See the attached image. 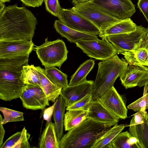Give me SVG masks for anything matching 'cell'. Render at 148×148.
Wrapping results in <instances>:
<instances>
[{"instance_id":"1","label":"cell","mask_w":148,"mask_h":148,"mask_svg":"<svg viewBox=\"0 0 148 148\" xmlns=\"http://www.w3.org/2000/svg\"><path fill=\"white\" fill-rule=\"evenodd\" d=\"M37 20L32 12L16 4L0 13V40L32 41Z\"/></svg>"},{"instance_id":"2","label":"cell","mask_w":148,"mask_h":148,"mask_svg":"<svg viewBox=\"0 0 148 148\" xmlns=\"http://www.w3.org/2000/svg\"><path fill=\"white\" fill-rule=\"evenodd\" d=\"M29 54L0 58V99L10 101L20 98L25 84L21 78Z\"/></svg>"},{"instance_id":"3","label":"cell","mask_w":148,"mask_h":148,"mask_svg":"<svg viewBox=\"0 0 148 148\" xmlns=\"http://www.w3.org/2000/svg\"><path fill=\"white\" fill-rule=\"evenodd\" d=\"M110 128L87 118L63 136L60 140V148H91Z\"/></svg>"},{"instance_id":"4","label":"cell","mask_w":148,"mask_h":148,"mask_svg":"<svg viewBox=\"0 0 148 148\" xmlns=\"http://www.w3.org/2000/svg\"><path fill=\"white\" fill-rule=\"evenodd\" d=\"M98 70L94 81L92 100H96L108 89L114 86L128 66L125 60L120 59L117 55L98 64Z\"/></svg>"},{"instance_id":"5","label":"cell","mask_w":148,"mask_h":148,"mask_svg":"<svg viewBox=\"0 0 148 148\" xmlns=\"http://www.w3.org/2000/svg\"><path fill=\"white\" fill-rule=\"evenodd\" d=\"M38 58L45 68L57 66L60 69L67 58L68 51L62 40L49 41L35 48Z\"/></svg>"},{"instance_id":"6","label":"cell","mask_w":148,"mask_h":148,"mask_svg":"<svg viewBox=\"0 0 148 148\" xmlns=\"http://www.w3.org/2000/svg\"><path fill=\"white\" fill-rule=\"evenodd\" d=\"M71 9L89 20L99 30L101 38L109 27L121 21L104 13L89 1L84 3L75 5Z\"/></svg>"},{"instance_id":"7","label":"cell","mask_w":148,"mask_h":148,"mask_svg":"<svg viewBox=\"0 0 148 148\" xmlns=\"http://www.w3.org/2000/svg\"><path fill=\"white\" fill-rule=\"evenodd\" d=\"M147 28L137 26L134 31L105 36L116 49L118 54L132 50L141 44L147 38Z\"/></svg>"},{"instance_id":"8","label":"cell","mask_w":148,"mask_h":148,"mask_svg":"<svg viewBox=\"0 0 148 148\" xmlns=\"http://www.w3.org/2000/svg\"><path fill=\"white\" fill-rule=\"evenodd\" d=\"M90 1L104 13L120 20L130 18L136 11L131 0Z\"/></svg>"},{"instance_id":"9","label":"cell","mask_w":148,"mask_h":148,"mask_svg":"<svg viewBox=\"0 0 148 148\" xmlns=\"http://www.w3.org/2000/svg\"><path fill=\"white\" fill-rule=\"evenodd\" d=\"M99 41L81 40L75 44L84 53L91 58L105 61L118 54L112 44L105 36Z\"/></svg>"},{"instance_id":"10","label":"cell","mask_w":148,"mask_h":148,"mask_svg":"<svg viewBox=\"0 0 148 148\" xmlns=\"http://www.w3.org/2000/svg\"><path fill=\"white\" fill-rule=\"evenodd\" d=\"M58 17L63 24L73 29L99 36L101 34L99 30L95 25L71 9L62 8Z\"/></svg>"},{"instance_id":"11","label":"cell","mask_w":148,"mask_h":148,"mask_svg":"<svg viewBox=\"0 0 148 148\" xmlns=\"http://www.w3.org/2000/svg\"><path fill=\"white\" fill-rule=\"evenodd\" d=\"M96 99L120 119H125L127 117V99L123 95L119 94L114 86Z\"/></svg>"},{"instance_id":"12","label":"cell","mask_w":148,"mask_h":148,"mask_svg":"<svg viewBox=\"0 0 148 148\" xmlns=\"http://www.w3.org/2000/svg\"><path fill=\"white\" fill-rule=\"evenodd\" d=\"M20 98L24 107L32 110H43L49 105V101L38 85L26 84Z\"/></svg>"},{"instance_id":"13","label":"cell","mask_w":148,"mask_h":148,"mask_svg":"<svg viewBox=\"0 0 148 148\" xmlns=\"http://www.w3.org/2000/svg\"><path fill=\"white\" fill-rule=\"evenodd\" d=\"M142 108L133 115L129 131L138 140L140 148H148V113Z\"/></svg>"},{"instance_id":"14","label":"cell","mask_w":148,"mask_h":148,"mask_svg":"<svg viewBox=\"0 0 148 148\" xmlns=\"http://www.w3.org/2000/svg\"><path fill=\"white\" fill-rule=\"evenodd\" d=\"M34 45L32 41L0 40V58L29 54Z\"/></svg>"},{"instance_id":"15","label":"cell","mask_w":148,"mask_h":148,"mask_svg":"<svg viewBox=\"0 0 148 148\" xmlns=\"http://www.w3.org/2000/svg\"><path fill=\"white\" fill-rule=\"evenodd\" d=\"M86 110L87 118L102 123L108 127L117 124L120 119L97 99L91 102Z\"/></svg>"},{"instance_id":"16","label":"cell","mask_w":148,"mask_h":148,"mask_svg":"<svg viewBox=\"0 0 148 148\" xmlns=\"http://www.w3.org/2000/svg\"><path fill=\"white\" fill-rule=\"evenodd\" d=\"M94 81H86L62 88L60 95L65 100L66 107L86 96L92 94Z\"/></svg>"},{"instance_id":"17","label":"cell","mask_w":148,"mask_h":148,"mask_svg":"<svg viewBox=\"0 0 148 148\" xmlns=\"http://www.w3.org/2000/svg\"><path fill=\"white\" fill-rule=\"evenodd\" d=\"M148 72L146 66L128 65L120 77L121 84L126 89L137 86L140 79Z\"/></svg>"},{"instance_id":"18","label":"cell","mask_w":148,"mask_h":148,"mask_svg":"<svg viewBox=\"0 0 148 148\" xmlns=\"http://www.w3.org/2000/svg\"><path fill=\"white\" fill-rule=\"evenodd\" d=\"M54 26L58 33L71 43H75L81 40H100L97 35L84 33L72 29L63 24L59 20L55 21Z\"/></svg>"},{"instance_id":"19","label":"cell","mask_w":148,"mask_h":148,"mask_svg":"<svg viewBox=\"0 0 148 148\" xmlns=\"http://www.w3.org/2000/svg\"><path fill=\"white\" fill-rule=\"evenodd\" d=\"M129 65L148 66V40L147 38L134 49L121 53Z\"/></svg>"},{"instance_id":"20","label":"cell","mask_w":148,"mask_h":148,"mask_svg":"<svg viewBox=\"0 0 148 148\" xmlns=\"http://www.w3.org/2000/svg\"><path fill=\"white\" fill-rule=\"evenodd\" d=\"M53 109V115L57 136L60 141L63 136L64 120L66 107L64 99L60 95L56 99Z\"/></svg>"},{"instance_id":"21","label":"cell","mask_w":148,"mask_h":148,"mask_svg":"<svg viewBox=\"0 0 148 148\" xmlns=\"http://www.w3.org/2000/svg\"><path fill=\"white\" fill-rule=\"evenodd\" d=\"M40 76L41 86L49 101L54 103L60 95L62 88L53 83L45 74L44 69L39 66H36Z\"/></svg>"},{"instance_id":"22","label":"cell","mask_w":148,"mask_h":148,"mask_svg":"<svg viewBox=\"0 0 148 148\" xmlns=\"http://www.w3.org/2000/svg\"><path fill=\"white\" fill-rule=\"evenodd\" d=\"M56 133L54 123L47 122L41 135L39 144L40 148H60V143Z\"/></svg>"},{"instance_id":"23","label":"cell","mask_w":148,"mask_h":148,"mask_svg":"<svg viewBox=\"0 0 148 148\" xmlns=\"http://www.w3.org/2000/svg\"><path fill=\"white\" fill-rule=\"evenodd\" d=\"M87 111L83 110H70L65 114L64 125L65 131H68L79 124L87 118Z\"/></svg>"},{"instance_id":"24","label":"cell","mask_w":148,"mask_h":148,"mask_svg":"<svg viewBox=\"0 0 148 148\" xmlns=\"http://www.w3.org/2000/svg\"><path fill=\"white\" fill-rule=\"evenodd\" d=\"M111 145L112 148H140L137 138L127 131L119 134Z\"/></svg>"},{"instance_id":"25","label":"cell","mask_w":148,"mask_h":148,"mask_svg":"<svg viewBox=\"0 0 148 148\" xmlns=\"http://www.w3.org/2000/svg\"><path fill=\"white\" fill-rule=\"evenodd\" d=\"M94 60H88L81 64L72 75L69 83V86L78 84L86 81V77L95 65Z\"/></svg>"},{"instance_id":"26","label":"cell","mask_w":148,"mask_h":148,"mask_svg":"<svg viewBox=\"0 0 148 148\" xmlns=\"http://www.w3.org/2000/svg\"><path fill=\"white\" fill-rule=\"evenodd\" d=\"M125 127L124 124L118 125L117 123L110 127L96 141L91 148H104L107 145L111 144L112 140Z\"/></svg>"},{"instance_id":"27","label":"cell","mask_w":148,"mask_h":148,"mask_svg":"<svg viewBox=\"0 0 148 148\" xmlns=\"http://www.w3.org/2000/svg\"><path fill=\"white\" fill-rule=\"evenodd\" d=\"M136 24L130 18L121 20L108 28L105 31L102 37L109 35L132 32L136 29Z\"/></svg>"},{"instance_id":"28","label":"cell","mask_w":148,"mask_h":148,"mask_svg":"<svg viewBox=\"0 0 148 148\" xmlns=\"http://www.w3.org/2000/svg\"><path fill=\"white\" fill-rule=\"evenodd\" d=\"M44 71L47 78L53 84L62 87V88L69 86L67 79L68 75L55 67L45 68L44 69Z\"/></svg>"},{"instance_id":"29","label":"cell","mask_w":148,"mask_h":148,"mask_svg":"<svg viewBox=\"0 0 148 148\" xmlns=\"http://www.w3.org/2000/svg\"><path fill=\"white\" fill-rule=\"evenodd\" d=\"M21 78L25 85L31 84L41 86L40 76L36 66L29 64L23 66Z\"/></svg>"},{"instance_id":"30","label":"cell","mask_w":148,"mask_h":148,"mask_svg":"<svg viewBox=\"0 0 148 148\" xmlns=\"http://www.w3.org/2000/svg\"><path fill=\"white\" fill-rule=\"evenodd\" d=\"M0 111L2 113L4 118L1 122L3 125L8 122L22 121L24 120V113L4 107H0Z\"/></svg>"},{"instance_id":"31","label":"cell","mask_w":148,"mask_h":148,"mask_svg":"<svg viewBox=\"0 0 148 148\" xmlns=\"http://www.w3.org/2000/svg\"><path fill=\"white\" fill-rule=\"evenodd\" d=\"M92 94L86 96L66 107V110H86L89 104L92 101Z\"/></svg>"},{"instance_id":"32","label":"cell","mask_w":148,"mask_h":148,"mask_svg":"<svg viewBox=\"0 0 148 148\" xmlns=\"http://www.w3.org/2000/svg\"><path fill=\"white\" fill-rule=\"evenodd\" d=\"M127 108L135 112L140 111L142 108L148 109V92L142 97L128 105Z\"/></svg>"},{"instance_id":"33","label":"cell","mask_w":148,"mask_h":148,"mask_svg":"<svg viewBox=\"0 0 148 148\" xmlns=\"http://www.w3.org/2000/svg\"><path fill=\"white\" fill-rule=\"evenodd\" d=\"M46 10L52 15L58 17L62 8L58 0H44Z\"/></svg>"},{"instance_id":"34","label":"cell","mask_w":148,"mask_h":148,"mask_svg":"<svg viewBox=\"0 0 148 148\" xmlns=\"http://www.w3.org/2000/svg\"><path fill=\"white\" fill-rule=\"evenodd\" d=\"M21 134V131L13 134L5 140L1 148H14L19 140Z\"/></svg>"},{"instance_id":"35","label":"cell","mask_w":148,"mask_h":148,"mask_svg":"<svg viewBox=\"0 0 148 148\" xmlns=\"http://www.w3.org/2000/svg\"><path fill=\"white\" fill-rule=\"evenodd\" d=\"M30 135L24 127L21 131V134L19 140L14 148H29L30 145L28 140Z\"/></svg>"},{"instance_id":"36","label":"cell","mask_w":148,"mask_h":148,"mask_svg":"<svg viewBox=\"0 0 148 148\" xmlns=\"http://www.w3.org/2000/svg\"><path fill=\"white\" fill-rule=\"evenodd\" d=\"M137 5L148 23V0H138Z\"/></svg>"},{"instance_id":"37","label":"cell","mask_w":148,"mask_h":148,"mask_svg":"<svg viewBox=\"0 0 148 148\" xmlns=\"http://www.w3.org/2000/svg\"><path fill=\"white\" fill-rule=\"evenodd\" d=\"M25 5L35 8L41 6L44 0H20Z\"/></svg>"},{"instance_id":"38","label":"cell","mask_w":148,"mask_h":148,"mask_svg":"<svg viewBox=\"0 0 148 148\" xmlns=\"http://www.w3.org/2000/svg\"><path fill=\"white\" fill-rule=\"evenodd\" d=\"M2 117L1 114L0 115V148L3 144V140L4 136L5 131L1 122Z\"/></svg>"},{"instance_id":"39","label":"cell","mask_w":148,"mask_h":148,"mask_svg":"<svg viewBox=\"0 0 148 148\" xmlns=\"http://www.w3.org/2000/svg\"><path fill=\"white\" fill-rule=\"evenodd\" d=\"M148 85V72L146 73L139 81L137 86L141 87Z\"/></svg>"},{"instance_id":"40","label":"cell","mask_w":148,"mask_h":148,"mask_svg":"<svg viewBox=\"0 0 148 148\" xmlns=\"http://www.w3.org/2000/svg\"><path fill=\"white\" fill-rule=\"evenodd\" d=\"M72 3L75 5H79L84 3L90 0H72Z\"/></svg>"},{"instance_id":"41","label":"cell","mask_w":148,"mask_h":148,"mask_svg":"<svg viewBox=\"0 0 148 148\" xmlns=\"http://www.w3.org/2000/svg\"><path fill=\"white\" fill-rule=\"evenodd\" d=\"M5 7V4L3 3L0 2V13L3 11Z\"/></svg>"},{"instance_id":"42","label":"cell","mask_w":148,"mask_h":148,"mask_svg":"<svg viewBox=\"0 0 148 148\" xmlns=\"http://www.w3.org/2000/svg\"><path fill=\"white\" fill-rule=\"evenodd\" d=\"M10 1V0H0V2L3 3L7 2H9Z\"/></svg>"},{"instance_id":"43","label":"cell","mask_w":148,"mask_h":148,"mask_svg":"<svg viewBox=\"0 0 148 148\" xmlns=\"http://www.w3.org/2000/svg\"><path fill=\"white\" fill-rule=\"evenodd\" d=\"M148 30H147V39L148 40V28H147Z\"/></svg>"}]
</instances>
